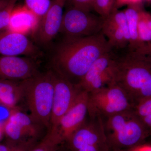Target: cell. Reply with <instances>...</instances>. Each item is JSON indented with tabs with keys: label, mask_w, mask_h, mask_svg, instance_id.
Returning a JSON list of instances; mask_svg holds the SVG:
<instances>
[{
	"label": "cell",
	"mask_w": 151,
	"mask_h": 151,
	"mask_svg": "<svg viewBox=\"0 0 151 151\" xmlns=\"http://www.w3.org/2000/svg\"><path fill=\"white\" fill-rule=\"evenodd\" d=\"M112 49L102 32L86 37L63 39L52 57V70L78 86L92 64Z\"/></svg>",
	"instance_id": "6da1fadb"
},
{
	"label": "cell",
	"mask_w": 151,
	"mask_h": 151,
	"mask_svg": "<svg viewBox=\"0 0 151 151\" xmlns=\"http://www.w3.org/2000/svg\"><path fill=\"white\" fill-rule=\"evenodd\" d=\"M116 83L135 104L151 97V57L136 51L116 58Z\"/></svg>",
	"instance_id": "7a4b0ae2"
},
{
	"label": "cell",
	"mask_w": 151,
	"mask_h": 151,
	"mask_svg": "<svg viewBox=\"0 0 151 151\" xmlns=\"http://www.w3.org/2000/svg\"><path fill=\"white\" fill-rule=\"evenodd\" d=\"M102 120L110 151L136 147L150 137L148 131L134 109Z\"/></svg>",
	"instance_id": "3957f363"
},
{
	"label": "cell",
	"mask_w": 151,
	"mask_h": 151,
	"mask_svg": "<svg viewBox=\"0 0 151 151\" xmlns=\"http://www.w3.org/2000/svg\"><path fill=\"white\" fill-rule=\"evenodd\" d=\"M30 116L43 127H50L54 85L51 70L22 81Z\"/></svg>",
	"instance_id": "277c9868"
},
{
	"label": "cell",
	"mask_w": 151,
	"mask_h": 151,
	"mask_svg": "<svg viewBox=\"0 0 151 151\" xmlns=\"http://www.w3.org/2000/svg\"><path fill=\"white\" fill-rule=\"evenodd\" d=\"M135 105L128 93L116 83L88 93V115L102 119L132 110Z\"/></svg>",
	"instance_id": "5b68a950"
},
{
	"label": "cell",
	"mask_w": 151,
	"mask_h": 151,
	"mask_svg": "<svg viewBox=\"0 0 151 151\" xmlns=\"http://www.w3.org/2000/svg\"><path fill=\"white\" fill-rule=\"evenodd\" d=\"M7 119L3 122L6 142L30 150L37 144L41 134V127L30 115L18 108L10 111Z\"/></svg>",
	"instance_id": "8992f818"
},
{
	"label": "cell",
	"mask_w": 151,
	"mask_h": 151,
	"mask_svg": "<svg viewBox=\"0 0 151 151\" xmlns=\"http://www.w3.org/2000/svg\"><path fill=\"white\" fill-rule=\"evenodd\" d=\"M70 151H110L103 121L89 116L86 122L65 141Z\"/></svg>",
	"instance_id": "52a82bcc"
},
{
	"label": "cell",
	"mask_w": 151,
	"mask_h": 151,
	"mask_svg": "<svg viewBox=\"0 0 151 151\" xmlns=\"http://www.w3.org/2000/svg\"><path fill=\"white\" fill-rule=\"evenodd\" d=\"M103 18L100 16L69 6L64 11L59 33L64 39L90 36L101 32Z\"/></svg>",
	"instance_id": "ba28073f"
},
{
	"label": "cell",
	"mask_w": 151,
	"mask_h": 151,
	"mask_svg": "<svg viewBox=\"0 0 151 151\" xmlns=\"http://www.w3.org/2000/svg\"><path fill=\"white\" fill-rule=\"evenodd\" d=\"M116 58L112 51L100 57L81 79L78 87L90 93L116 83Z\"/></svg>",
	"instance_id": "9c48e42d"
},
{
	"label": "cell",
	"mask_w": 151,
	"mask_h": 151,
	"mask_svg": "<svg viewBox=\"0 0 151 151\" xmlns=\"http://www.w3.org/2000/svg\"><path fill=\"white\" fill-rule=\"evenodd\" d=\"M51 70L54 91L50 128L58 129L60 119L71 107L81 89Z\"/></svg>",
	"instance_id": "30bf717a"
},
{
	"label": "cell",
	"mask_w": 151,
	"mask_h": 151,
	"mask_svg": "<svg viewBox=\"0 0 151 151\" xmlns=\"http://www.w3.org/2000/svg\"><path fill=\"white\" fill-rule=\"evenodd\" d=\"M67 1V0H52L51 4L41 18L37 31L34 35L40 45H47L59 33Z\"/></svg>",
	"instance_id": "8fae6325"
},
{
	"label": "cell",
	"mask_w": 151,
	"mask_h": 151,
	"mask_svg": "<svg viewBox=\"0 0 151 151\" xmlns=\"http://www.w3.org/2000/svg\"><path fill=\"white\" fill-rule=\"evenodd\" d=\"M88 111V93L81 90L60 121L58 129L64 142L85 123Z\"/></svg>",
	"instance_id": "7c38bea8"
},
{
	"label": "cell",
	"mask_w": 151,
	"mask_h": 151,
	"mask_svg": "<svg viewBox=\"0 0 151 151\" xmlns=\"http://www.w3.org/2000/svg\"><path fill=\"white\" fill-rule=\"evenodd\" d=\"M39 72L32 58L0 56V79L21 81Z\"/></svg>",
	"instance_id": "4fadbf2b"
},
{
	"label": "cell",
	"mask_w": 151,
	"mask_h": 151,
	"mask_svg": "<svg viewBox=\"0 0 151 151\" xmlns=\"http://www.w3.org/2000/svg\"><path fill=\"white\" fill-rule=\"evenodd\" d=\"M101 32L112 49L123 48L129 45V31L124 11L113 10L103 18Z\"/></svg>",
	"instance_id": "5bb4252c"
},
{
	"label": "cell",
	"mask_w": 151,
	"mask_h": 151,
	"mask_svg": "<svg viewBox=\"0 0 151 151\" xmlns=\"http://www.w3.org/2000/svg\"><path fill=\"white\" fill-rule=\"evenodd\" d=\"M39 48L28 36L6 29L0 31V54L5 56L37 57Z\"/></svg>",
	"instance_id": "9a60e30c"
},
{
	"label": "cell",
	"mask_w": 151,
	"mask_h": 151,
	"mask_svg": "<svg viewBox=\"0 0 151 151\" xmlns=\"http://www.w3.org/2000/svg\"><path fill=\"white\" fill-rule=\"evenodd\" d=\"M41 18L24 4L16 5L12 11L6 29L28 36L35 35Z\"/></svg>",
	"instance_id": "2e32d148"
},
{
	"label": "cell",
	"mask_w": 151,
	"mask_h": 151,
	"mask_svg": "<svg viewBox=\"0 0 151 151\" xmlns=\"http://www.w3.org/2000/svg\"><path fill=\"white\" fill-rule=\"evenodd\" d=\"M24 98L21 81L0 79V105L10 111L17 108Z\"/></svg>",
	"instance_id": "e0dca14e"
},
{
	"label": "cell",
	"mask_w": 151,
	"mask_h": 151,
	"mask_svg": "<svg viewBox=\"0 0 151 151\" xmlns=\"http://www.w3.org/2000/svg\"><path fill=\"white\" fill-rule=\"evenodd\" d=\"M142 6V5L128 6L123 10L127 18L129 37L128 46L129 51H135L142 45L138 36V19L139 10Z\"/></svg>",
	"instance_id": "ac0fdd59"
},
{
	"label": "cell",
	"mask_w": 151,
	"mask_h": 151,
	"mask_svg": "<svg viewBox=\"0 0 151 151\" xmlns=\"http://www.w3.org/2000/svg\"><path fill=\"white\" fill-rule=\"evenodd\" d=\"M64 142L58 129H49L48 132L39 142L29 151H57L59 146Z\"/></svg>",
	"instance_id": "d6986e66"
},
{
	"label": "cell",
	"mask_w": 151,
	"mask_h": 151,
	"mask_svg": "<svg viewBox=\"0 0 151 151\" xmlns=\"http://www.w3.org/2000/svg\"><path fill=\"white\" fill-rule=\"evenodd\" d=\"M138 32L142 45L151 42V14L142 7L138 15Z\"/></svg>",
	"instance_id": "ffe728a7"
},
{
	"label": "cell",
	"mask_w": 151,
	"mask_h": 151,
	"mask_svg": "<svg viewBox=\"0 0 151 151\" xmlns=\"http://www.w3.org/2000/svg\"><path fill=\"white\" fill-rule=\"evenodd\" d=\"M134 110L147 129L151 138V97L136 103Z\"/></svg>",
	"instance_id": "44dd1931"
},
{
	"label": "cell",
	"mask_w": 151,
	"mask_h": 151,
	"mask_svg": "<svg viewBox=\"0 0 151 151\" xmlns=\"http://www.w3.org/2000/svg\"><path fill=\"white\" fill-rule=\"evenodd\" d=\"M52 0H24V5L41 18L51 4Z\"/></svg>",
	"instance_id": "7402d4cb"
},
{
	"label": "cell",
	"mask_w": 151,
	"mask_h": 151,
	"mask_svg": "<svg viewBox=\"0 0 151 151\" xmlns=\"http://www.w3.org/2000/svg\"><path fill=\"white\" fill-rule=\"evenodd\" d=\"M116 0H94V10L105 18L114 10Z\"/></svg>",
	"instance_id": "603a6c76"
},
{
	"label": "cell",
	"mask_w": 151,
	"mask_h": 151,
	"mask_svg": "<svg viewBox=\"0 0 151 151\" xmlns=\"http://www.w3.org/2000/svg\"><path fill=\"white\" fill-rule=\"evenodd\" d=\"M18 0H10L7 6L0 11V31L8 27L12 11Z\"/></svg>",
	"instance_id": "cb8c5ba5"
},
{
	"label": "cell",
	"mask_w": 151,
	"mask_h": 151,
	"mask_svg": "<svg viewBox=\"0 0 151 151\" xmlns=\"http://www.w3.org/2000/svg\"><path fill=\"white\" fill-rule=\"evenodd\" d=\"M94 0H67V3L77 8L92 12L94 10Z\"/></svg>",
	"instance_id": "d4e9b609"
},
{
	"label": "cell",
	"mask_w": 151,
	"mask_h": 151,
	"mask_svg": "<svg viewBox=\"0 0 151 151\" xmlns=\"http://www.w3.org/2000/svg\"><path fill=\"white\" fill-rule=\"evenodd\" d=\"M143 1L144 0H116L114 9H119L125 6L142 5Z\"/></svg>",
	"instance_id": "484cf974"
},
{
	"label": "cell",
	"mask_w": 151,
	"mask_h": 151,
	"mask_svg": "<svg viewBox=\"0 0 151 151\" xmlns=\"http://www.w3.org/2000/svg\"><path fill=\"white\" fill-rule=\"evenodd\" d=\"M135 51L151 57V42L144 44Z\"/></svg>",
	"instance_id": "4316f807"
},
{
	"label": "cell",
	"mask_w": 151,
	"mask_h": 151,
	"mask_svg": "<svg viewBox=\"0 0 151 151\" xmlns=\"http://www.w3.org/2000/svg\"><path fill=\"white\" fill-rule=\"evenodd\" d=\"M137 151H151V146L145 144L137 147Z\"/></svg>",
	"instance_id": "83f0119b"
},
{
	"label": "cell",
	"mask_w": 151,
	"mask_h": 151,
	"mask_svg": "<svg viewBox=\"0 0 151 151\" xmlns=\"http://www.w3.org/2000/svg\"><path fill=\"white\" fill-rule=\"evenodd\" d=\"M10 0H0V11L5 8L8 5Z\"/></svg>",
	"instance_id": "f1b7e54d"
},
{
	"label": "cell",
	"mask_w": 151,
	"mask_h": 151,
	"mask_svg": "<svg viewBox=\"0 0 151 151\" xmlns=\"http://www.w3.org/2000/svg\"><path fill=\"white\" fill-rule=\"evenodd\" d=\"M5 137L3 123H0V143L1 142Z\"/></svg>",
	"instance_id": "f546056e"
},
{
	"label": "cell",
	"mask_w": 151,
	"mask_h": 151,
	"mask_svg": "<svg viewBox=\"0 0 151 151\" xmlns=\"http://www.w3.org/2000/svg\"><path fill=\"white\" fill-rule=\"evenodd\" d=\"M29 150L21 146L16 145L13 151H29Z\"/></svg>",
	"instance_id": "4dcf8cb0"
},
{
	"label": "cell",
	"mask_w": 151,
	"mask_h": 151,
	"mask_svg": "<svg viewBox=\"0 0 151 151\" xmlns=\"http://www.w3.org/2000/svg\"><path fill=\"white\" fill-rule=\"evenodd\" d=\"M112 151H137V147H136L133 148L127 149V150H117Z\"/></svg>",
	"instance_id": "1f68e13d"
},
{
	"label": "cell",
	"mask_w": 151,
	"mask_h": 151,
	"mask_svg": "<svg viewBox=\"0 0 151 151\" xmlns=\"http://www.w3.org/2000/svg\"><path fill=\"white\" fill-rule=\"evenodd\" d=\"M144 1L146 2L148 4H151V0H144Z\"/></svg>",
	"instance_id": "d6a6232c"
}]
</instances>
